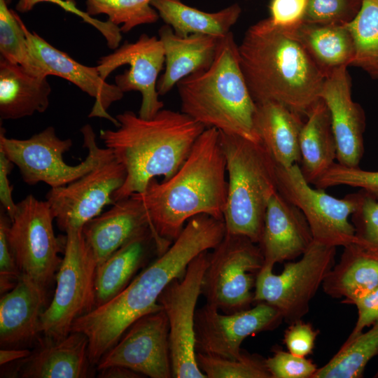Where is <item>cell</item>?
<instances>
[{"mask_svg": "<svg viewBox=\"0 0 378 378\" xmlns=\"http://www.w3.org/2000/svg\"><path fill=\"white\" fill-rule=\"evenodd\" d=\"M225 234L224 220L206 214L188 220L173 243L119 294L74 322L71 332L88 339V357L97 364L140 317L162 309L158 298L174 279L181 278L190 261L212 250Z\"/></svg>", "mask_w": 378, "mask_h": 378, "instance_id": "obj_1", "label": "cell"}, {"mask_svg": "<svg viewBox=\"0 0 378 378\" xmlns=\"http://www.w3.org/2000/svg\"><path fill=\"white\" fill-rule=\"evenodd\" d=\"M133 195L142 201L155 235L165 242L175 240L195 216L223 220L227 178L219 131L205 129L172 176L161 182L153 178L143 192Z\"/></svg>", "mask_w": 378, "mask_h": 378, "instance_id": "obj_2", "label": "cell"}, {"mask_svg": "<svg viewBox=\"0 0 378 378\" xmlns=\"http://www.w3.org/2000/svg\"><path fill=\"white\" fill-rule=\"evenodd\" d=\"M115 130H101L99 137L126 171L114 202L143 192L157 176H172L189 155L206 129L183 113L161 109L151 118L132 111L116 115Z\"/></svg>", "mask_w": 378, "mask_h": 378, "instance_id": "obj_3", "label": "cell"}, {"mask_svg": "<svg viewBox=\"0 0 378 378\" xmlns=\"http://www.w3.org/2000/svg\"><path fill=\"white\" fill-rule=\"evenodd\" d=\"M238 52L255 103L276 102L306 116L321 99L326 75L302 44L269 18L248 27Z\"/></svg>", "mask_w": 378, "mask_h": 378, "instance_id": "obj_4", "label": "cell"}, {"mask_svg": "<svg viewBox=\"0 0 378 378\" xmlns=\"http://www.w3.org/2000/svg\"><path fill=\"white\" fill-rule=\"evenodd\" d=\"M181 111L206 128L260 141L253 118L256 104L244 78L232 31L220 39L212 64L176 85Z\"/></svg>", "mask_w": 378, "mask_h": 378, "instance_id": "obj_5", "label": "cell"}, {"mask_svg": "<svg viewBox=\"0 0 378 378\" xmlns=\"http://www.w3.org/2000/svg\"><path fill=\"white\" fill-rule=\"evenodd\" d=\"M219 132L227 178L225 232L258 244L268 202L278 191L276 164L260 141Z\"/></svg>", "mask_w": 378, "mask_h": 378, "instance_id": "obj_6", "label": "cell"}, {"mask_svg": "<svg viewBox=\"0 0 378 378\" xmlns=\"http://www.w3.org/2000/svg\"><path fill=\"white\" fill-rule=\"evenodd\" d=\"M80 132L88 153L83 162L74 166L63 159L64 153L72 146L71 139L59 138L52 126L25 139L6 137L1 127L0 150L18 167L27 184L43 182L51 188H58L90 172L112 152L97 145L96 135L90 125L82 127Z\"/></svg>", "mask_w": 378, "mask_h": 378, "instance_id": "obj_7", "label": "cell"}, {"mask_svg": "<svg viewBox=\"0 0 378 378\" xmlns=\"http://www.w3.org/2000/svg\"><path fill=\"white\" fill-rule=\"evenodd\" d=\"M82 230L65 232L64 257L56 274L53 298L40 319L39 332L48 340L57 341L67 336L75 320L94 307L97 263Z\"/></svg>", "mask_w": 378, "mask_h": 378, "instance_id": "obj_8", "label": "cell"}, {"mask_svg": "<svg viewBox=\"0 0 378 378\" xmlns=\"http://www.w3.org/2000/svg\"><path fill=\"white\" fill-rule=\"evenodd\" d=\"M336 248L314 241L300 260L287 262L278 274L263 265L256 277L253 302L273 306L289 324L301 320L335 265Z\"/></svg>", "mask_w": 378, "mask_h": 378, "instance_id": "obj_9", "label": "cell"}, {"mask_svg": "<svg viewBox=\"0 0 378 378\" xmlns=\"http://www.w3.org/2000/svg\"><path fill=\"white\" fill-rule=\"evenodd\" d=\"M264 258L258 244L239 234L227 233L209 253L202 294L206 303L224 314L250 308L253 288Z\"/></svg>", "mask_w": 378, "mask_h": 378, "instance_id": "obj_10", "label": "cell"}, {"mask_svg": "<svg viewBox=\"0 0 378 378\" xmlns=\"http://www.w3.org/2000/svg\"><path fill=\"white\" fill-rule=\"evenodd\" d=\"M276 176L278 192L302 211L314 241L335 247L355 242V229L349 217L359 204L360 190L342 199L334 197L324 189L311 187L298 164L290 167L276 165Z\"/></svg>", "mask_w": 378, "mask_h": 378, "instance_id": "obj_11", "label": "cell"}, {"mask_svg": "<svg viewBox=\"0 0 378 378\" xmlns=\"http://www.w3.org/2000/svg\"><path fill=\"white\" fill-rule=\"evenodd\" d=\"M54 216L46 201L29 195L17 204L7 235L9 245L22 274L45 290L61 264L60 244L55 237Z\"/></svg>", "mask_w": 378, "mask_h": 378, "instance_id": "obj_12", "label": "cell"}, {"mask_svg": "<svg viewBox=\"0 0 378 378\" xmlns=\"http://www.w3.org/2000/svg\"><path fill=\"white\" fill-rule=\"evenodd\" d=\"M209 257L208 251L197 255L184 275L172 280L158 298L169 322L172 377L175 378H206L196 359L195 316Z\"/></svg>", "mask_w": 378, "mask_h": 378, "instance_id": "obj_13", "label": "cell"}, {"mask_svg": "<svg viewBox=\"0 0 378 378\" xmlns=\"http://www.w3.org/2000/svg\"><path fill=\"white\" fill-rule=\"evenodd\" d=\"M126 175L125 167L111 152L79 178L51 188L46 198L58 227L64 232L83 229L105 206L115 202L112 196L122 186Z\"/></svg>", "mask_w": 378, "mask_h": 378, "instance_id": "obj_14", "label": "cell"}, {"mask_svg": "<svg viewBox=\"0 0 378 378\" xmlns=\"http://www.w3.org/2000/svg\"><path fill=\"white\" fill-rule=\"evenodd\" d=\"M282 320L279 311L265 302L257 303L253 308L225 314L206 303L195 312L196 352L238 359L243 354L241 345L246 337L273 330Z\"/></svg>", "mask_w": 378, "mask_h": 378, "instance_id": "obj_15", "label": "cell"}, {"mask_svg": "<svg viewBox=\"0 0 378 378\" xmlns=\"http://www.w3.org/2000/svg\"><path fill=\"white\" fill-rule=\"evenodd\" d=\"M112 365L131 369L151 378H171L169 326L163 309L135 321L97 363L101 370Z\"/></svg>", "mask_w": 378, "mask_h": 378, "instance_id": "obj_16", "label": "cell"}, {"mask_svg": "<svg viewBox=\"0 0 378 378\" xmlns=\"http://www.w3.org/2000/svg\"><path fill=\"white\" fill-rule=\"evenodd\" d=\"M19 19L27 37L28 50L27 59L22 66L36 76H55L70 81L94 98L90 118L107 119L117 127L118 121L107 110L113 102L123 97L124 93L118 87L104 80L97 66H88L78 62L66 52L50 45L35 31H29L20 17Z\"/></svg>", "mask_w": 378, "mask_h": 378, "instance_id": "obj_17", "label": "cell"}, {"mask_svg": "<svg viewBox=\"0 0 378 378\" xmlns=\"http://www.w3.org/2000/svg\"><path fill=\"white\" fill-rule=\"evenodd\" d=\"M124 64L130 67L115 77V84L123 93L139 92L141 104L139 115L153 118L164 107L157 90L158 77L164 64L162 42L155 36L143 34L135 42H125L113 53L101 57L96 66L106 80L115 69Z\"/></svg>", "mask_w": 378, "mask_h": 378, "instance_id": "obj_18", "label": "cell"}, {"mask_svg": "<svg viewBox=\"0 0 378 378\" xmlns=\"http://www.w3.org/2000/svg\"><path fill=\"white\" fill-rule=\"evenodd\" d=\"M347 66L332 71L325 79L320 98L326 104L337 144L336 162L358 167L364 153L365 117L360 106L353 101Z\"/></svg>", "mask_w": 378, "mask_h": 378, "instance_id": "obj_19", "label": "cell"}, {"mask_svg": "<svg viewBox=\"0 0 378 378\" xmlns=\"http://www.w3.org/2000/svg\"><path fill=\"white\" fill-rule=\"evenodd\" d=\"M314 241L309 223L302 211L278 191L270 199L260 240L258 244L264 265L302 255Z\"/></svg>", "mask_w": 378, "mask_h": 378, "instance_id": "obj_20", "label": "cell"}, {"mask_svg": "<svg viewBox=\"0 0 378 378\" xmlns=\"http://www.w3.org/2000/svg\"><path fill=\"white\" fill-rule=\"evenodd\" d=\"M149 228L152 227L146 209L142 201L132 195L115 202L108 211L88 221L82 230L98 265Z\"/></svg>", "mask_w": 378, "mask_h": 378, "instance_id": "obj_21", "label": "cell"}, {"mask_svg": "<svg viewBox=\"0 0 378 378\" xmlns=\"http://www.w3.org/2000/svg\"><path fill=\"white\" fill-rule=\"evenodd\" d=\"M46 291L26 274L0 300V344L4 348H20L40 333L45 310Z\"/></svg>", "mask_w": 378, "mask_h": 378, "instance_id": "obj_22", "label": "cell"}, {"mask_svg": "<svg viewBox=\"0 0 378 378\" xmlns=\"http://www.w3.org/2000/svg\"><path fill=\"white\" fill-rule=\"evenodd\" d=\"M164 52L165 69L157 83L160 95L168 93L183 78L206 70L212 64L220 39L210 35H177L164 24L158 31Z\"/></svg>", "mask_w": 378, "mask_h": 378, "instance_id": "obj_23", "label": "cell"}, {"mask_svg": "<svg viewBox=\"0 0 378 378\" xmlns=\"http://www.w3.org/2000/svg\"><path fill=\"white\" fill-rule=\"evenodd\" d=\"M40 346L22 359L18 370L23 378H83L88 374V339L71 332L57 341L44 338Z\"/></svg>", "mask_w": 378, "mask_h": 378, "instance_id": "obj_24", "label": "cell"}, {"mask_svg": "<svg viewBox=\"0 0 378 378\" xmlns=\"http://www.w3.org/2000/svg\"><path fill=\"white\" fill-rule=\"evenodd\" d=\"M168 246L149 228L98 265L94 278V308L105 304L127 287L144 266L152 249L161 254Z\"/></svg>", "mask_w": 378, "mask_h": 378, "instance_id": "obj_25", "label": "cell"}, {"mask_svg": "<svg viewBox=\"0 0 378 378\" xmlns=\"http://www.w3.org/2000/svg\"><path fill=\"white\" fill-rule=\"evenodd\" d=\"M255 104V131L276 164L290 167L298 164L302 115L276 102Z\"/></svg>", "mask_w": 378, "mask_h": 378, "instance_id": "obj_26", "label": "cell"}, {"mask_svg": "<svg viewBox=\"0 0 378 378\" xmlns=\"http://www.w3.org/2000/svg\"><path fill=\"white\" fill-rule=\"evenodd\" d=\"M321 286L328 296L355 305L378 287V257L355 243L344 246Z\"/></svg>", "mask_w": 378, "mask_h": 378, "instance_id": "obj_27", "label": "cell"}, {"mask_svg": "<svg viewBox=\"0 0 378 378\" xmlns=\"http://www.w3.org/2000/svg\"><path fill=\"white\" fill-rule=\"evenodd\" d=\"M47 77L36 76L23 66L0 59V118L16 120L43 113L50 104Z\"/></svg>", "mask_w": 378, "mask_h": 378, "instance_id": "obj_28", "label": "cell"}, {"mask_svg": "<svg viewBox=\"0 0 378 378\" xmlns=\"http://www.w3.org/2000/svg\"><path fill=\"white\" fill-rule=\"evenodd\" d=\"M285 30L302 44L326 77L339 67L351 65L355 45L347 24L302 22Z\"/></svg>", "mask_w": 378, "mask_h": 378, "instance_id": "obj_29", "label": "cell"}, {"mask_svg": "<svg viewBox=\"0 0 378 378\" xmlns=\"http://www.w3.org/2000/svg\"><path fill=\"white\" fill-rule=\"evenodd\" d=\"M306 116L300 136L299 167L305 180L314 184L336 162L337 144L329 110L321 99Z\"/></svg>", "mask_w": 378, "mask_h": 378, "instance_id": "obj_30", "label": "cell"}, {"mask_svg": "<svg viewBox=\"0 0 378 378\" xmlns=\"http://www.w3.org/2000/svg\"><path fill=\"white\" fill-rule=\"evenodd\" d=\"M150 4L180 36L203 34L223 37L231 31L241 13L237 3L214 13L200 10L181 0H152Z\"/></svg>", "mask_w": 378, "mask_h": 378, "instance_id": "obj_31", "label": "cell"}, {"mask_svg": "<svg viewBox=\"0 0 378 378\" xmlns=\"http://www.w3.org/2000/svg\"><path fill=\"white\" fill-rule=\"evenodd\" d=\"M378 355V321L369 330L347 339L313 378H360L369 361Z\"/></svg>", "mask_w": 378, "mask_h": 378, "instance_id": "obj_32", "label": "cell"}, {"mask_svg": "<svg viewBox=\"0 0 378 378\" xmlns=\"http://www.w3.org/2000/svg\"><path fill=\"white\" fill-rule=\"evenodd\" d=\"M347 26L355 45L351 65L378 79V0H363L358 13Z\"/></svg>", "mask_w": 378, "mask_h": 378, "instance_id": "obj_33", "label": "cell"}, {"mask_svg": "<svg viewBox=\"0 0 378 378\" xmlns=\"http://www.w3.org/2000/svg\"><path fill=\"white\" fill-rule=\"evenodd\" d=\"M151 1L85 0L86 12L91 16L106 15L108 20L127 33L137 26L158 21L160 17Z\"/></svg>", "mask_w": 378, "mask_h": 378, "instance_id": "obj_34", "label": "cell"}, {"mask_svg": "<svg viewBox=\"0 0 378 378\" xmlns=\"http://www.w3.org/2000/svg\"><path fill=\"white\" fill-rule=\"evenodd\" d=\"M197 365L206 378H272L265 359L243 353L238 359L196 352Z\"/></svg>", "mask_w": 378, "mask_h": 378, "instance_id": "obj_35", "label": "cell"}, {"mask_svg": "<svg viewBox=\"0 0 378 378\" xmlns=\"http://www.w3.org/2000/svg\"><path fill=\"white\" fill-rule=\"evenodd\" d=\"M19 17L8 8L6 0H0L1 57L22 65L27 59L28 50L27 37Z\"/></svg>", "mask_w": 378, "mask_h": 378, "instance_id": "obj_36", "label": "cell"}, {"mask_svg": "<svg viewBox=\"0 0 378 378\" xmlns=\"http://www.w3.org/2000/svg\"><path fill=\"white\" fill-rule=\"evenodd\" d=\"M313 185L324 190L337 186L358 188L378 200V171L363 170L335 162Z\"/></svg>", "mask_w": 378, "mask_h": 378, "instance_id": "obj_37", "label": "cell"}, {"mask_svg": "<svg viewBox=\"0 0 378 378\" xmlns=\"http://www.w3.org/2000/svg\"><path fill=\"white\" fill-rule=\"evenodd\" d=\"M363 0H307L303 22L347 24L358 13Z\"/></svg>", "mask_w": 378, "mask_h": 378, "instance_id": "obj_38", "label": "cell"}, {"mask_svg": "<svg viewBox=\"0 0 378 378\" xmlns=\"http://www.w3.org/2000/svg\"><path fill=\"white\" fill-rule=\"evenodd\" d=\"M360 190L359 204L351 216L354 243L378 257V200Z\"/></svg>", "mask_w": 378, "mask_h": 378, "instance_id": "obj_39", "label": "cell"}, {"mask_svg": "<svg viewBox=\"0 0 378 378\" xmlns=\"http://www.w3.org/2000/svg\"><path fill=\"white\" fill-rule=\"evenodd\" d=\"M48 2L60 6L66 12L80 18L85 22L96 28L106 39L107 46L111 49H117L122 40L120 27L109 20L101 21L90 15L86 11L80 10L74 0H19L15 9L20 13H27L33 9L38 4Z\"/></svg>", "mask_w": 378, "mask_h": 378, "instance_id": "obj_40", "label": "cell"}, {"mask_svg": "<svg viewBox=\"0 0 378 378\" xmlns=\"http://www.w3.org/2000/svg\"><path fill=\"white\" fill-rule=\"evenodd\" d=\"M265 364L272 378H313L318 369L306 357L281 349L276 350L272 356L266 358Z\"/></svg>", "mask_w": 378, "mask_h": 378, "instance_id": "obj_41", "label": "cell"}, {"mask_svg": "<svg viewBox=\"0 0 378 378\" xmlns=\"http://www.w3.org/2000/svg\"><path fill=\"white\" fill-rule=\"evenodd\" d=\"M11 220L4 209L0 213V291L3 295L17 284L21 272L11 251L7 232Z\"/></svg>", "mask_w": 378, "mask_h": 378, "instance_id": "obj_42", "label": "cell"}, {"mask_svg": "<svg viewBox=\"0 0 378 378\" xmlns=\"http://www.w3.org/2000/svg\"><path fill=\"white\" fill-rule=\"evenodd\" d=\"M318 333L310 323L299 320L290 323L286 330L284 342L290 353L306 357L312 354Z\"/></svg>", "mask_w": 378, "mask_h": 378, "instance_id": "obj_43", "label": "cell"}, {"mask_svg": "<svg viewBox=\"0 0 378 378\" xmlns=\"http://www.w3.org/2000/svg\"><path fill=\"white\" fill-rule=\"evenodd\" d=\"M307 0H271L269 4L271 22L288 29L302 22Z\"/></svg>", "mask_w": 378, "mask_h": 378, "instance_id": "obj_44", "label": "cell"}, {"mask_svg": "<svg viewBox=\"0 0 378 378\" xmlns=\"http://www.w3.org/2000/svg\"><path fill=\"white\" fill-rule=\"evenodd\" d=\"M358 317L347 339L356 337L363 330L378 321V287L355 304Z\"/></svg>", "mask_w": 378, "mask_h": 378, "instance_id": "obj_45", "label": "cell"}, {"mask_svg": "<svg viewBox=\"0 0 378 378\" xmlns=\"http://www.w3.org/2000/svg\"><path fill=\"white\" fill-rule=\"evenodd\" d=\"M13 164L6 154L0 150V202L1 207L10 220L13 219L17 210V204L14 203L12 197L13 186H10L8 178Z\"/></svg>", "mask_w": 378, "mask_h": 378, "instance_id": "obj_46", "label": "cell"}, {"mask_svg": "<svg viewBox=\"0 0 378 378\" xmlns=\"http://www.w3.org/2000/svg\"><path fill=\"white\" fill-rule=\"evenodd\" d=\"M102 378H139L142 374L131 369L119 365H112L99 370Z\"/></svg>", "mask_w": 378, "mask_h": 378, "instance_id": "obj_47", "label": "cell"}, {"mask_svg": "<svg viewBox=\"0 0 378 378\" xmlns=\"http://www.w3.org/2000/svg\"><path fill=\"white\" fill-rule=\"evenodd\" d=\"M30 354L31 351L26 349L3 348L0 350V364L2 365L14 360L24 359Z\"/></svg>", "mask_w": 378, "mask_h": 378, "instance_id": "obj_48", "label": "cell"}, {"mask_svg": "<svg viewBox=\"0 0 378 378\" xmlns=\"http://www.w3.org/2000/svg\"><path fill=\"white\" fill-rule=\"evenodd\" d=\"M374 377L378 378V370H377V372L374 374Z\"/></svg>", "mask_w": 378, "mask_h": 378, "instance_id": "obj_49", "label": "cell"}, {"mask_svg": "<svg viewBox=\"0 0 378 378\" xmlns=\"http://www.w3.org/2000/svg\"><path fill=\"white\" fill-rule=\"evenodd\" d=\"M11 0H6L7 3H10Z\"/></svg>", "mask_w": 378, "mask_h": 378, "instance_id": "obj_50", "label": "cell"}]
</instances>
